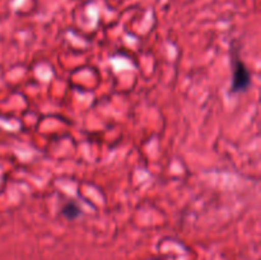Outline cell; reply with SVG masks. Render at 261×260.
Returning <instances> with one entry per match:
<instances>
[{
    "label": "cell",
    "mask_w": 261,
    "mask_h": 260,
    "mask_svg": "<svg viewBox=\"0 0 261 260\" xmlns=\"http://www.w3.org/2000/svg\"><path fill=\"white\" fill-rule=\"evenodd\" d=\"M61 216L65 217L69 221H74V219H76L81 216V208L75 203H73V201H69V203H66L61 208Z\"/></svg>",
    "instance_id": "2"
},
{
    "label": "cell",
    "mask_w": 261,
    "mask_h": 260,
    "mask_svg": "<svg viewBox=\"0 0 261 260\" xmlns=\"http://www.w3.org/2000/svg\"><path fill=\"white\" fill-rule=\"evenodd\" d=\"M251 86V73L239 55L232 56L231 93L246 92Z\"/></svg>",
    "instance_id": "1"
}]
</instances>
